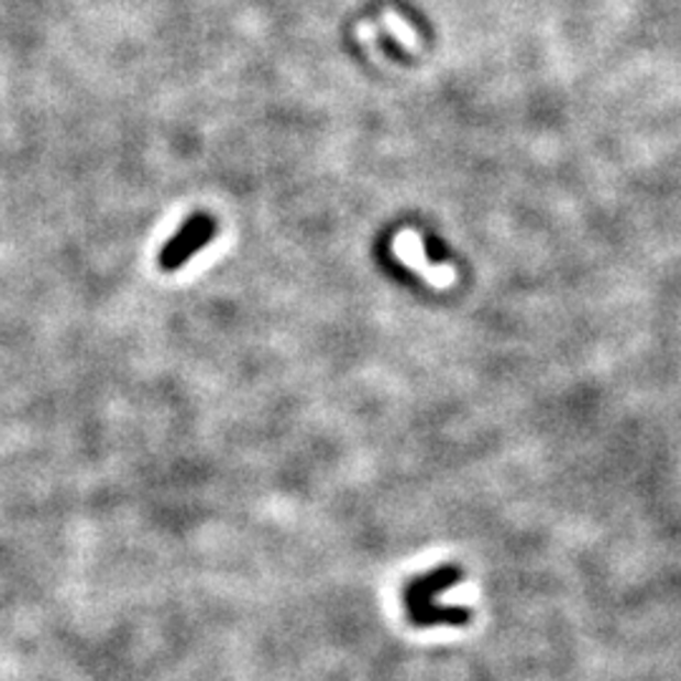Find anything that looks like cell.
Instances as JSON below:
<instances>
[{
    "mask_svg": "<svg viewBox=\"0 0 681 681\" xmlns=\"http://www.w3.org/2000/svg\"><path fill=\"white\" fill-rule=\"evenodd\" d=\"M215 218L207 212H195L189 215V220L185 222L183 228H179L175 235L169 238V243L162 248L160 253V268L165 273H175L183 268V265L189 263V257H193L197 250H202L210 240L215 238Z\"/></svg>",
    "mask_w": 681,
    "mask_h": 681,
    "instance_id": "cell-1",
    "label": "cell"
},
{
    "mask_svg": "<svg viewBox=\"0 0 681 681\" xmlns=\"http://www.w3.org/2000/svg\"><path fill=\"white\" fill-rule=\"evenodd\" d=\"M392 248H394V255L399 257V261L407 265L409 271L421 275V278L429 283V286L450 288L454 283L457 273H454L452 265L450 263L437 265V263L429 261V253H427L425 243H421L419 232H414V230L396 232Z\"/></svg>",
    "mask_w": 681,
    "mask_h": 681,
    "instance_id": "cell-2",
    "label": "cell"
},
{
    "mask_svg": "<svg viewBox=\"0 0 681 681\" xmlns=\"http://www.w3.org/2000/svg\"><path fill=\"white\" fill-rule=\"evenodd\" d=\"M462 575L464 571L457 563H447L425 575H417V579H411L407 585H404V591H402L404 606H407V611H411V608L427 606V603H435L439 593L454 589V585L462 581Z\"/></svg>",
    "mask_w": 681,
    "mask_h": 681,
    "instance_id": "cell-3",
    "label": "cell"
},
{
    "mask_svg": "<svg viewBox=\"0 0 681 681\" xmlns=\"http://www.w3.org/2000/svg\"><path fill=\"white\" fill-rule=\"evenodd\" d=\"M409 624L417 628H435V626H468L472 620V611L464 606H439V603H427V606L411 608Z\"/></svg>",
    "mask_w": 681,
    "mask_h": 681,
    "instance_id": "cell-4",
    "label": "cell"
}]
</instances>
